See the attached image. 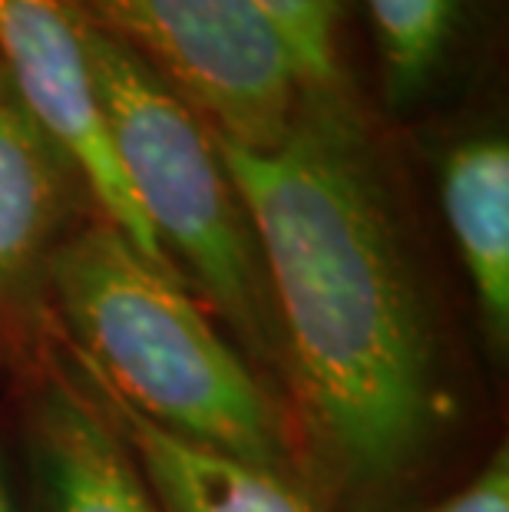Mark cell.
I'll list each match as a JSON object with an SVG mask.
<instances>
[{"mask_svg": "<svg viewBox=\"0 0 509 512\" xmlns=\"http://www.w3.org/2000/svg\"><path fill=\"white\" fill-rule=\"evenodd\" d=\"M215 143L262 248L278 377L311 460L354 499L394 493L424 460L440 390L391 159L361 90L305 93L268 149Z\"/></svg>", "mask_w": 509, "mask_h": 512, "instance_id": "obj_1", "label": "cell"}, {"mask_svg": "<svg viewBox=\"0 0 509 512\" xmlns=\"http://www.w3.org/2000/svg\"><path fill=\"white\" fill-rule=\"evenodd\" d=\"M57 334L159 427L301 479L305 456L285 413L186 281L166 275L103 215L50 261Z\"/></svg>", "mask_w": 509, "mask_h": 512, "instance_id": "obj_2", "label": "cell"}, {"mask_svg": "<svg viewBox=\"0 0 509 512\" xmlns=\"http://www.w3.org/2000/svg\"><path fill=\"white\" fill-rule=\"evenodd\" d=\"M80 30L116 162L159 248L245 361L278 374L262 248L212 126L83 14Z\"/></svg>", "mask_w": 509, "mask_h": 512, "instance_id": "obj_3", "label": "cell"}, {"mask_svg": "<svg viewBox=\"0 0 509 512\" xmlns=\"http://www.w3.org/2000/svg\"><path fill=\"white\" fill-rule=\"evenodd\" d=\"M153 70L215 136L268 149L288 133L305 76L258 0H73Z\"/></svg>", "mask_w": 509, "mask_h": 512, "instance_id": "obj_4", "label": "cell"}, {"mask_svg": "<svg viewBox=\"0 0 509 512\" xmlns=\"http://www.w3.org/2000/svg\"><path fill=\"white\" fill-rule=\"evenodd\" d=\"M100 215L80 162L34 116L0 63V337L40 354L53 331L50 261Z\"/></svg>", "mask_w": 509, "mask_h": 512, "instance_id": "obj_5", "label": "cell"}, {"mask_svg": "<svg viewBox=\"0 0 509 512\" xmlns=\"http://www.w3.org/2000/svg\"><path fill=\"white\" fill-rule=\"evenodd\" d=\"M0 63L34 116L80 162L100 215L166 275H182L159 248L116 162L86 60L73 0H0Z\"/></svg>", "mask_w": 509, "mask_h": 512, "instance_id": "obj_6", "label": "cell"}, {"mask_svg": "<svg viewBox=\"0 0 509 512\" xmlns=\"http://www.w3.org/2000/svg\"><path fill=\"white\" fill-rule=\"evenodd\" d=\"M40 354L47 374L27 410L40 512H162L110 417L63 361L53 331Z\"/></svg>", "mask_w": 509, "mask_h": 512, "instance_id": "obj_7", "label": "cell"}, {"mask_svg": "<svg viewBox=\"0 0 509 512\" xmlns=\"http://www.w3.org/2000/svg\"><path fill=\"white\" fill-rule=\"evenodd\" d=\"M53 341L73 377L110 417L162 512H318L301 479L159 427L156 420L119 397L63 341L57 328H53Z\"/></svg>", "mask_w": 509, "mask_h": 512, "instance_id": "obj_8", "label": "cell"}, {"mask_svg": "<svg viewBox=\"0 0 509 512\" xmlns=\"http://www.w3.org/2000/svg\"><path fill=\"white\" fill-rule=\"evenodd\" d=\"M440 212L467 271L493 347L509 337V143L493 123L467 126L433 149Z\"/></svg>", "mask_w": 509, "mask_h": 512, "instance_id": "obj_9", "label": "cell"}, {"mask_svg": "<svg viewBox=\"0 0 509 512\" xmlns=\"http://www.w3.org/2000/svg\"><path fill=\"white\" fill-rule=\"evenodd\" d=\"M506 0H357L387 110L410 116L473 70L500 37Z\"/></svg>", "mask_w": 509, "mask_h": 512, "instance_id": "obj_10", "label": "cell"}, {"mask_svg": "<svg viewBox=\"0 0 509 512\" xmlns=\"http://www.w3.org/2000/svg\"><path fill=\"white\" fill-rule=\"evenodd\" d=\"M298 57L305 93L357 90L348 47L357 30V0H258Z\"/></svg>", "mask_w": 509, "mask_h": 512, "instance_id": "obj_11", "label": "cell"}, {"mask_svg": "<svg viewBox=\"0 0 509 512\" xmlns=\"http://www.w3.org/2000/svg\"><path fill=\"white\" fill-rule=\"evenodd\" d=\"M427 512H509V453L500 446L480 473Z\"/></svg>", "mask_w": 509, "mask_h": 512, "instance_id": "obj_12", "label": "cell"}, {"mask_svg": "<svg viewBox=\"0 0 509 512\" xmlns=\"http://www.w3.org/2000/svg\"><path fill=\"white\" fill-rule=\"evenodd\" d=\"M0 512H17L14 509V499H10V483H7L4 463H0Z\"/></svg>", "mask_w": 509, "mask_h": 512, "instance_id": "obj_13", "label": "cell"}]
</instances>
